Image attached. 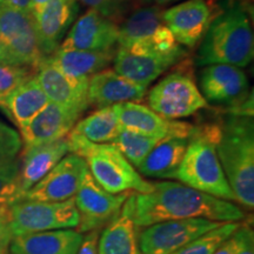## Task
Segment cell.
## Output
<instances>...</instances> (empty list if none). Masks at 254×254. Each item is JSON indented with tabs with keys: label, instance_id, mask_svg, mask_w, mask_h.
I'll return each mask as SVG.
<instances>
[{
	"label": "cell",
	"instance_id": "obj_1",
	"mask_svg": "<svg viewBox=\"0 0 254 254\" xmlns=\"http://www.w3.org/2000/svg\"><path fill=\"white\" fill-rule=\"evenodd\" d=\"M125 208L136 228L168 220L204 218L218 222H239L245 213L232 201L222 200L176 182L153 183L148 193L131 192Z\"/></svg>",
	"mask_w": 254,
	"mask_h": 254
},
{
	"label": "cell",
	"instance_id": "obj_2",
	"mask_svg": "<svg viewBox=\"0 0 254 254\" xmlns=\"http://www.w3.org/2000/svg\"><path fill=\"white\" fill-rule=\"evenodd\" d=\"M253 53V30L249 14L239 2H232L214 15L200 41L195 64H226L243 68L252 63Z\"/></svg>",
	"mask_w": 254,
	"mask_h": 254
},
{
	"label": "cell",
	"instance_id": "obj_3",
	"mask_svg": "<svg viewBox=\"0 0 254 254\" xmlns=\"http://www.w3.org/2000/svg\"><path fill=\"white\" fill-rule=\"evenodd\" d=\"M217 153L236 202L254 207L253 117L233 116L220 125Z\"/></svg>",
	"mask_w": 254,
	"mask_h": 254
},
{
	"label": "cell",
	"instance_id": "obj_4",
	"mask_svg": "<svg viewBox=\"0 0 254 254\" xmlns=\"http://www.w3.org/2000/svg\"><path fill=\"white\" fill-rule=\"evenodd\" d=\"M219 136L220 125L195 126L176 179L208 195L236 202L217 153Z\"/></svg>",
	"mask_w": 254,
	"mask_h": 254
},
{
	"label": "cell",
	"instance_id": "obj_5",
	"mask_svg": "<svg viewBox=\"0 0 254 254\" xmlns=\"http://www.w3.org/2000/svg\"><path fill=\"white\" fill-rule=\"evenodd\" d=\"M67 140L69 152L86 161L91 176L107 192L148 193L153 189L113 144H95L73 131Z\"/></svg>",
	"mask_w": 254,
	"mask_h": 254
},
{
	"label": "cell",
	"instance_id": "obj_6",
	"mask_svg": "<svg viewBox=\"0 0 254 254\" xmlns=\"http://www.w3.org/2000/svg\"><path fill=\"white\" fill-rule=\"evenodd\" d=\"M119 49L140 55H166L179 45L165 25L160 6L135 7L119 24Z\"/></svg>",
	"mask_w": 254,
	"mask_h": 254
},
{
	"label": "cell",
	"instance_id": "obj_7",
	"mask_svg": "<svg viewBox=\"0 0 254 254\" xmlns=\"http://www.w3.org/2000/svg\"><path fill=\"white\" fill-rule=\"evenodd\" d=\"M0 41L9 65L26 66L36 71L44 57L31 12L0 4Z\"/></svg>",
	"mask_w": 254,
	"mask_h": 254
},
{
	"label": "cell",
	"instance_id": "obj_8",
	"mask_svg": "<svg viewBox=\"0 0 254 254\" xmlns=\"http://www.w3.org/2000/svg\"><path fill=\"white\" fill-rule=\"evenodd\" d=\"M13 236L39 232L77 228L78 211L74 199L65 201H26L21 200L8 207Z\"/></svg>",
	"mask_w": 254,
	"mask_h": 254
},
{
	"label": "cell",
	"instance_id": "obj_9",
	"mask_svg": "<svg viewBox=\"0 0 254 254\" xmlns=\"http://www.w3.org/2000/svg\"><path fill=\"white\" fill-rule=\"evenodd\" d=\"M148 107L164 118L177 120L193 116L207 107L192 75L173 71L164 77L147 94Z\"/></svg>",
	"mask_w": 254,
	"mask_h": 254
},
{
	"label": "cell",
	"instance_id": "obj_10",
	"mask_svg": "<svg viewBox=\"0 0 254 254\" xmlns=\"http://www.w3.org/2000/svg\"><path fill=\"white\" fill-rule=\"evenodd\" d=\"M221 224L204 218L157 222L139 233V251L140 254H172Z\"/></svg>",
	"mask_w": 254,
	"mask_h": 254
},
{
	"label": "cell",
	"instance_id": "obj_11",
	"mask_svg": "<svg viewBox=\"0 0 254 254\" xmlns=\"http://www.w3.org/2000/svg\"><path fill=\"white\" fill-rule=\"evenodd\" d=\"M129 193L112 194L107 192L95 182L87 170L73 198L79 215V224L75 230L84 234L104 228L119 213Z\"/></svg>",
	"mask_w": 254,
	"mask_h": 254
},
{
	"label": "cell",
	"instance_id": "obj_12",
	"mask_svg": "<svg viewBox=\"0 0 254 254\" xmlns=\"http://www.w3.org/2000/svg\"><path fill=\"white\" fill-rule=\"evenodd\" d=\"M87 170L86 161L69 152L40 182L31 187L21 200L56 202L74 198Z\"/></svg>",
	"mask_w": 254,
	"mask_h": 254
},
{
	"label": "cell",
	"instance_id": "obj_13",
	"mask_svg": "<svg viewBox=\"0 0 254 254\" xmlns=\"http://www.w3.org/2000/svg\"><path fill=\"white\" fill-rule=\"evenodd\" d=\"M34 75L50 103L60 105L79 114L84 113L90 106L87 93L90 78L69 77L60 71L49 57L41 60Z\"/></svg>",
	"mask_w": 254,
	"mask_h": 254
},
{
	"label": "cell",
	"instance_id": "obj_14",
	"mask_svg": "<svg viewBox=\"0 0 254 254\" xmlns=\"http://www.w3.org/2000/svg\"><path fill=\"white\" fill-rule=\"evenodd\" d=\"M212 0H185L163 11V20L178 45L194 47L214 18Z\"/></svg>",
	"mask_w": 254,
	"mask_h": 254
},
{
	"label": "cell",
	"instance_id": "obj_15",
	"mask_svg": "<svg viewBox=\"0 0 254 254\" xmlns=\"http://www.w3.org/2000/svg\"><path fill=\"white\" fill-rule=\"evenodd\" d=\"M119 25L88 8L72 25L59 49L110 51L118 44Z\"/></svg>",
	"mask_w": 254,
	"mask_h": 254
},
{
	"label": "cell",
	"instance_id": "obj_16",
	"mask_svg": "<svg viewBox=\"0 0 254 254\" xmlns=\"http://www.w3.org/2000/svg\"><path fill=\"white\" fill-rule=\"evenodd\" d=\"M120 128L164 139L166 136L190 138L194 132L192 124L170 120L139 103H124L113 106Z\"/></svg>",
	"mask_w": 254,
	"mask_h": 254
},
{
	"label": "cell",
	"instance_id": "obj_17",
	"mask_svg": "<svg viewBox=\"0 0 254 254\" xmlns=\"http://www.w3.org/2000/svg\"><path fill=\"white\" fill-rule=\"evenodd\" d=\"M199 82L202 97L212 104L234 106L249 95V80L245 72L234 65L204 66Z\"/></svg>",
	"mask_w": 254,
	"mask_h": 254
},
{
	"label": "cell",
	"instance_id": "obj_18",
	"mask_svg": "<svg viewBox=\"0 0 254 254\" xmlns=\"http://www.w3.org/2000/svg\"><path fill=\"white\" fill-rule=\"evenodd\" d=\"M186 51L178 47L166 55H140L119 49L113 59V69L124 78L146 87L155 79L185 58Z\"/></svg>",
	"mask_w": 254,
	"mask_h": 254
},
{
	"label": "cell",
	"instance_id": "obj_19",
	"mask_svg": "<svg viewBox=\"0 0 254 254\" xmlns=\"http://www.w3.org/2000/svg\"><path fill=\"white\" fill-rule=\"evenodd\" d=\"M80 117L81 114L65 109L60 105L49 103L45 109L40 111L28 123L27 126L20 129L23 148L28 150L34 146L65 138L72 131Z\"/></svg>",
	"mask_w": 254,
	"mask_h": 254
},
{
	"label": "cell",
	"instance_id": "obj_20",
	"mask_svg": "<svg viewBox=\"0 0 254 254\" xmlns=\"http://www.w3.org/2000/svg\"><path fill=\"white\" fill-rule=\"evenodd\" d=\"M77 0H51L34 18L38 41L44 57H50L59 49L63 38L78 17Z\"/></svg>",
	"mask_w": 254,
	"mask_h": 254
},
{
	"label": "cell",
	"instance_id": "obj_21",
	"mask_svg": "<svg viewBox=\"0 0 254 254\" xmlns=\"http://www.w3.org/2000/svg\"><path fill=\"white\" fill-rule=\"evenodd\" d=\"M146 90L114 69H103L88 79V101L98 109L124 103H139L145 98Z\"/></svg>",
	"mask_w": 254,
	"mask_h": 254
},
{
	"label": "cell",
	"instance_id": "obj_22",
	"mask_svg": "<svg viewBox=\"0 0 254 254\" xmlns=\"http://www.w3.org/2000/svg\"><path fill=\"white\" fill-rule=\"evenodd\" d=\"M67 153H69L67 136L24 150L19 172V189L21 198Z\"/></svg>",
	"mask_w": 254,
	"mask_h": 254
},
{
	"label": "cell",
	"instance_id": "obj_23",
	"mask_svg": "<svg viewBox=\"0 0 254 254\" xmlns=\"http://www.w3.org/2000/svg\"><path fill=\"white\" fill-rule=\"evenodd\" d=\"M81 239L75 228L25 234L14 238L9 254H77Z\"/></svg>",
	"mask_w": 254,
	"mask_h": 254
},
{
	"label": "cell",
	"instance_id": "obj_24",
	"mask_svg": "<svg viewBox=\"0 0 254 254\" xmlns=\"http://www.w3.org/2000/svg\"><path fill=\"white\" fill-rule=\"evenodd\" d=\"M189 139L173 135L161 139L135 170L141 177L176 179L177 171L185 155Z\"/></svg>",
	"mask_w": 254,
	"mask_h": 254
},
{
	"label": "cell",
	"instance_id": "obj_25",
	"mask_svg": "<svg viewBox=\"0 0 254 254\" xmlns=\"http://www.w3.org/2000/svg\"><path fill=\"white\" fill-rule=\"evenodd\" d=\"M49 103V98L40 87L36 75H32L8 95L2 109L18 128L23 129Z\"/></svg>",
	"mask_w": 254,
	"mask_h": 254
},
{
	"label": "cell",
	"instance_id": "obj_26",
	"mask_svg": "<svg viewBox=\"0 0 254 254\" xmlns=\"http://www.w3.org/2000/svg\"><path fill=\"white\" fill-rule=\"evenodd\" d=\"M116 51H79L58 49L49 58L60 71L73 78H90L113 63Z\"/></svg>",
	"mask_w": 254,
	"mask_h": 254
},
{
	"label": "cell",
	"instance_id": "obj_27",
	"mask_svg": "<svg viewBox=\"0 0 254 254\" xmlns=\"http://www.w3.org/2000/svg\"><path fill=\"white\" fill-rule=\"evenodd\" d=\"M99 254H140L136 227L125 206L106 226L101 228Z\"/></svg>",
	"mask_w": 254,
	"mask_h": 254
},
{
	"label": "cell",
	"instance_id": "obj_28",
	"mask_svg": "<svg viewBox=\"0 0 254 254\" xmlns=\"http://www.w3.org/2000/svg\"><path fill=\"white\" fill-rule=\"evenodd\" d=\"M113 106L98 109L86 118L78 120L72 131L95 144H111L120 132Z\"/></svg>",
	"mask_w": 254,
	"mask_h": 254
},
{
	"label": "cell",
	"instance_id": "obj_29",
	"mask_svg": "<svg viewBox=\"0 0 254 254\" xmlns=\"http://www.w3.org/2000/svg\"><path fill=\"white\" fill-rule=\"evenodd\" d=\"M160 140L161 139L157 138V136L146 135L142 133L122 128L119 134L111 144L116 146L122 152L124 157L133 166L136 167Z\"/></svg>",
	"mask_w": 254,
	"mask_h": 254
},
{
	"label": "cell",
	"instance_id": "obj_30",
	"mask_svg": "<svg viewBox=\"0 0 254 254\" xmlns=\"http://www.w3.org/2000/svg\"><path fill=\"white\" fill-rule=\"evenodd\" d=\"M239 226L240 222H222L220 226L190 241L189 244L172 254H213L214 251L225 240H227Z\"/></svg>",
	"mask_w": 254,
	"mask_h": 254
},
{
	"label": "cell",
	"instance_id": "obj_31",
	"mask_svg": "<svg viewBox=\"0 0 254 254\" xmlns=\"http://www.w3.org/2000/svg\"><path fill=\"white\" fill-rule=\"evenodd\" d=\"M19 172L20 161L17 158L0 164V209L20 201Z\"/></svg>",
	"mask_w": 254,
	"mask_h": 254
},
{
	"label": "cell",
	"instance_id": "obj_32",
	"mask_svg": "<svg viewBox=\"0 0 254 254\" xmlns=\"http://www.w3.org/2000/svg\"><path fill=\"white\" fill-rule=\"evenodd\" d=\"M90 9L120 24L136 7V0H77Z\"/></svg>",
	"mask_w": 254,
	"mask_h": 254
},
{
	"label": "cell",
	"instance_id": "obj_33",
	"mask_svg": "<svg viewBox=\"0 0 254 254\" xmlns=\"http://www.w3.org/2000/svg\"><path fill=\"white\" fill-rule=\"evenodd\" d=\"M34 69L26 66L0 63V107L2 109L9 94L25 80L34 75Z\"/></svg>",
	"mask_w": 254,
	"mask_h": 254
},
{
	"label": "cell",
	"instance_id": "obj_34",
	"mask_svg": "<svg viewBox=\"0 0 254 254\" xmlns=\"http://www.w3.org/2000/svg\"><path fill=\"white\" fill-rule=\"evenodd\" d=\"M23 150L20 133L0 120V164L13 160Z\"/></svg>",
	"mask_w": 254,
	"mask_h": 254
},
{
	"label": "cell",
	"instance_id": "obj_35",
	"mask_svg": "<svg viewBox=\"0 0 254 254\" xmlns=\"http://www.w3.org/2000/svg\"><path fill=\"white\" fill-rule=\"evenodd\" d=\"M13 239L8 207L0 209V254H9V247Z\"/></svg>",
	"mask_w": 254,
	"mask_h": 254
},
{
	"label": "cell",
	"instance_id": "obj_36",
	"mask_svg": "<svg viewBox=\"0 0 254 254\" xmlns=\"http://www.w3.org/2000/svg\"><path fill=\"white\" fill-rule=\"evenodd\" d=\"M101 230H93L82 234L77 254H99V237Z\"/></svg>",
	"mask_w": 254,
	"mask_h": 254
},
{
	"label": "cell",
	"instance_id": "obj_37",
	"mask_svg": "<svg viewBox=\"0 0 254 254\" xmlns=\"http://www.w3.org/2000/svg\"><path fill=\"white\" fill-rule=\"evenodd\" d=\"M241 239H243V224H240L238 230L227 240H225L214 251L213 254H236L241 244Z\"/></svg>",
	"mask_w": 254,
	"mask_h": 254
},
{
	"label": "cell",
	"instance_id": "obj_38",
	"mask_svg": "<svg viewBox=\"0 0 254 254\" xmlns=\"http://www.w3.org/2000/svg\"><path fill=\"white\" fill-rule=\"evenodd\" d=\"M236 254H254L253 230L249 224H243V239Z\"/></svg>",
	"mask_w": 254,
	"mask_h": 254
},
{
	"label": "cell",
	"instance_id": "obj_39",
	"mask_svg": "<svg viewBox=\"0 0 254 254\" xmlns=\"http://www.w3.org/2000/svg\"><path fill=\"white\" fill-rule=\"evenodd\" d=\"M0 4H8L23 11L31 9V0H0Z\"/></svg>",
	"mask_w": 254,
	"mask_h": 254
},
{
	"label": "cell",
	"instance_id": "obj_40",
	"mask_svg": "<svg viewBox=\"0 0 254 254\" xmlns=\"http://www.w3.org/2000/svg\"><path fill=\"white\" fill-rule=\"evenodd\" d=\"M51 0H31V13L33 17L39 13L45 6L49 4Z\"/></svg>",
	"mask_w": 254,
	"mask_h": 254
},
{
	"label": "cell",
	"instance_id": "obj_41",
	"mask_svg": "<svg viewBox=\"0 0 254 254\" xmlns=\"http://www.w3.org/2000/svg\"><path fill=\"white\" fill-rule=\"evenodd\" d=\"M138 4L140 2L142 5H155V6H163L166 4H170V2L179 1V0H136Z\"/></svg>",
	"mask_w": 254,
	"mask_h": 254
},
{
	"label": "cell",
	"instance_id": "obj_42",
	"mask_svg": "<svg viewBox=\"0 0 254 254\" xmlns=\"http://www.w3.org/2000/svg\"><path fill=\"white\" fill-rule=\"evenodd\" d=\"M0 63L7 64V60H6V55H5V50H4V47H2L1 41H0Z\"/></svg>",
	"mask_w": 254,
	"mask_h": 254
}]
</instances>
